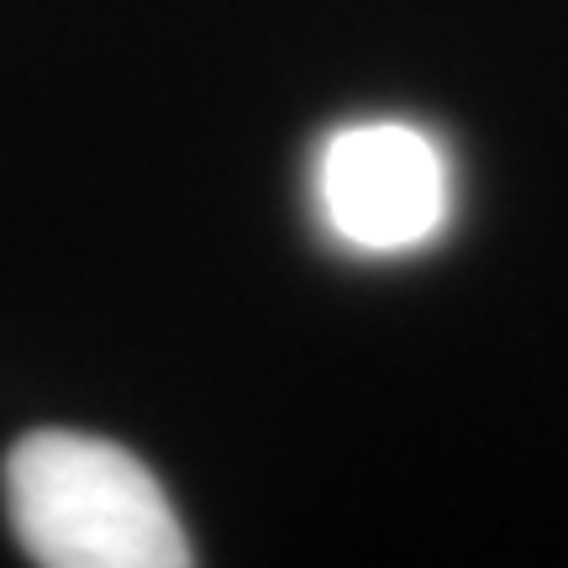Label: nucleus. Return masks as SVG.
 Segmentation results:
<instances>
[{
	"label": "nucleus",
	"mask_w": 568,
	"mask_h": 568,
	"mask_svg": "<svg viewBox=\"0 0 568 568\" xmlns=\"http://www.w3.org/2000/svg\"><path fill=\"white\" fill-rule=\"evenodd\" d=\"M6 510L42 568H184L195 548L138 453L90 432H27L6 458Z\"/></svg>",
	"instance_id": "obj_1"
},
{
	"label": "nucleus",
	"mask_w": 568,
	"mask_h": 568,
	"mask_svg": "<svg viewBox=\"0 0 568 568\" xmlns=\"http://www.w3.org/2000/svg\"><path fill=\"white\" fill-rule=\"evenodd\" d=\"M316 211L337 243L368 258L437 243L453 216L443 142L410 122L337 126L316 153Z\"/></svg>",
	"instance_id": "obj_2"
}]
</instances>
